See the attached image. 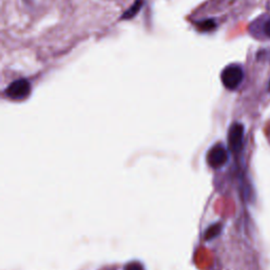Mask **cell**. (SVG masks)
I'll return each instance as SVG.
<instances>
[{"label": "cell", "instance_id": "cell-9", "mask_svg": "<svg viewBox=\"0 0 270 270\" xmlns=\"http://www.w3.org/2000/svg\"><path fill=\"white\" fill-rule=\"evenodd\" d=\"M264 31H265V34L270 37V19H268L266 21V24H265V27H264Z\"/></svg>", "mask_w": 270, "mask_h": 270}, {"label": "cell", "instance_id": "cell-3", "mask_svg": "<svg viewBox=\"0 0 270 270\" xmlns=\"http://www.w3.org/2000/svg\"><path fill=\"white\" fill-rule=\"evenodd\" d=\"M228 152L223 145L218 144L213 146L207 154V161L210 167L214 169H219L227 163Z\"/></svg>", "mask_w": 270, "mask_h": 270}, {"label": "cell", "instance_id": "cell-6", "mask_svg": "<svg viewBox=\"0 0 270 270\" xmlns=\"http://www.w3.org/2000/svg\"><path fill=\"white\" fill-rule=\"evenodd\" d=\"M198 28H199V30H202V31H211L212 29L215 28V22L211 19L204 20L202 22H199Z\"/></svg>", "mask_w": 270, "mask_h": 270}, {"label": "cell", "instance_id": "cell-4", "mask_svg": "<svg viewBox=\"0 0 270 270\" xmlns=\"http://www.w3.org/2000/svg\"><path fill=\"white\" fill-rule=\"evenodd\" d=\"M243 140H244V126L242 123H233L230 127L228 133V144L230 150L238 153L242 150L243 147Z\"/></svg>", "mask_w": 270, "mask_h": 270}, {"label": "cell", "instance_id": "cell-8", "mask_svg": "<svg viewBox=\"0 0 270 270\" xmlns=\"http://www.w3.org/2000/svg\"><path fill=\"white\" fill-rule=\"evenodd\" d=\"M125 270H144V268L140 263H137V262H132V263L128 264L125 267Z\"/></svg>", "mask_w": 270, "mask_h": 270}, {"label": "cell", "instance_id": "cell-5", "mask_svg": "<svg viewBox=\"0 0 270 270\" xmlns=\"http://www.w3.org/2000/svg\"><path fill=\"white\" fill-rule=\"evenodd\" d=\"M143 4H144L143 0H136L133 4L131 5L125 13H123V15L121 16V19H131L134 16H136L137 13L140 12L143 7Z\"/></svg>", "mask_w": 270, "mask_h": 270}, {"label": "cell", "instance_id": "cell-2", "mask_svg": "<svg viewBox=\"0 0 270 270\" xmlns=\"http://www.w3.org/2000/svg\"><path fill=\"white\" fill-rule=\"evenodd\" d=\"M31 93V83L26 78H20L9 84L5 90V95L13 100L26 99Z\"/></svg>", "mask_w": 270, "mask_h": 270}, {"label": "cell", "instance_id": "cell-10", "mask_svg": "<svg viewBox=\"0 0 270 270\" xmlns=\"http://www.w3.org/2000/svg\"><path fill=\"white\" fill-rule=\"evenodd\" d=\"M269 88H270V86H269Z\"/></svg>", "mask_w": 270, "mask_h": 270}, {"label": "cell", "instance_id": "cell-7", "mask_svg": "<svg viewBox=\"0 0 270 270\" xmlns=\"http://www.w3.org/2000/svg\"><path fill=\"white\" fill-rule=\"evenodd\" d=\"M221 230V226L219 225V224H217V225H214L212 227H210L209 229H208V231L206 232V238H212L214 237L215 235H217Z\"/></svg>", "mask_w": 270, "mask_h": 270}, {"label": "cell", "instance_id": "cell-1", "mask_svg": "<svg viewBox=\"0 0 270 270\" xmlns=\"http://www.w3.org/2000/svg\"><path fill=\"white\" fill-rule=\"evenodd\" d=\"M243 78V69L237 65H230L226 67L221 74V79L224 87L228 90H235L242 83Z\"/></svg>", "mask_w": 270, "mask_h": 270}]
</instances>
